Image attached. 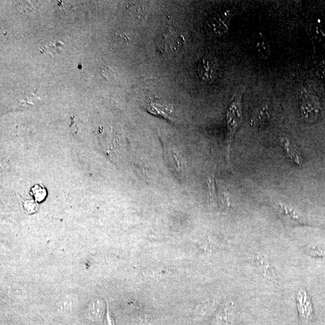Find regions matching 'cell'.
Masks as SVG:
<instances>
[{
    "mask_svg": "<svg viewBox=\"0 0 325 325\" xmlns=\"http://www.w3.org/2000/svg\"><path fill=\"white\" fill-rule=\"evenodd\" d=\"M245 88L241 86L234 93L231 99L226 114L227 134L226 151L227 157H230V147L235 134L243 122V104L242 99Z\"/></svg>",
    "mask_w": 325,
    "mask_h": 325,
    "instance_id": "cell-1",
    "label": "cell"
},
{
    "mask_svg": "<svg viewBox=\"0 0 325 325\" xmlns=\"http://www.w3.org/2000/svg\"><path fill=\"white\" fill-rule=\"evenodd\" d=\"M278 211L282 219L290 226L307 224L306 218L293 207L284 204L278 205Z\"/></svg>",
    "mask_w": 325,
    "mask_h": 325,
    "instance_id": "cell-2",
    "label": "cell"
},
{
    "mask_svg": "<svg viewBox=\"0 0 325 325\" xmlns=\"http://www.w3.org/2000/svg\"><path fill=\"white\" fill-rule=\"evenodd\" d=\"M320 104L316 99L308 97L304 99L301 105L302 117L309 123L317 121L319 117Z\"/></svg>",
    "mask_w": 325,
    "mask_h": 325,
    "instance_id": "cell-3",
    "label": "cell"
},
{
    "mask_svg": "<svg viewBox=\"0 0 325 325\" xmlns=\"http://www.w3.org/2000/svg\"><path fill=\"white\" fill-rule=\"evenodd\" d=\"M147 110L152 115L158 116L168 120L174 121L175 117L174 109L171 104L159 101L148 102Z\"/></svg>",
    "mask_w": 325,
    "mask_h": 325,
    "instance_id": "cell-4",
    "label": "cell"
},
{
    "mask_svg": "<svg viewBox=\"0 0 325 325\" xmlns=\"http://www.w3.org/2000/svg\"><path fill=\"white\" fill-rule=\"evenodd\" d=\"M270 118V109L268 105L264 104L256 109L251 119V125L257 128L266 127Z\"/></svg>",
    "mask_w": 325,
    "mask_h": 325,
    "instance_id": "cell-5",
    "label": "cell"
},
{
    "mask_svg": "<svg viewBox=\"0 0 325 325\" xmlns=\"http://www.w3.org/2000/svg\"><path fill=\"white\" fill-rule=\"evenodd\" d=\"M253 46L255 52L260 59L267 60L270 58L272 49L270 43L260 33L255 36Z\"/></svg>",
    "mask_w": 325,
    "mask_h": 325,
    "instance_id": "cell-6",
    "label": "cell"
},
{
    "mask_svg": "<svg viewBox=\"0 0 325 325\" xmlns=\"http://www.w3.org/2000/svg\"><path fill=\"white\" fill-rule=\"evenodd\" d=\"M280 142L281 147L283 148L285 152L290 160L297 165H301L303 164V158L293 142H291L287 138H282Z\"/></svg>",
    "mask_w": 325,
    "mask_h": 325,
    "instance_id": "cell-7",
    "label": "cell"
},
{
    "mask_svg": "<svg viewBox=\"0 0 325 325\" xmlns=\"http://www.w3.org/2000/svg\"><path fill=\"white\" fill-rule=\"evenodd\" d=\"M297 307L298 310L302 317L308 319L313 312L312 306L309 297L304 290L300 291L297 294Z\"/></svg>",
    "mask_w": 325,
    "mask_h": 325,
    "instance_id": "cell-8",
    "label": "cell"
},
{
    "mask_svg": "<svg viewBox=\"0 0 325 325\" xmlns=\"http://www.w3.org/2000/svg\"><path fill=\"white\" fill-rule=\"evenodd\" d=\"M200 77L205 81L210 80L215 73V62L210 59H205L200 65Z\"/></svg>",
    "mask_w": 325,
    "mask_h": 325,
    "instance_id": "cell-9",
    "label": "cell"
},
{
    "mask_svg": "<svg viewBox=\"0 0 325 325\" xmlns=\"http://www.w3.org/2000/svg\"><path fill=\"white\" fill-rule=\"evenodd\" d=\"M228 20L223 16H217L212 21L213 32L215 35H222L227 32L228 29Z\"/></svg>",
    "mask_w": 325,
    "mask_h": 325,
    "instance_id": "cell-10",
    "label": "cell"
},
{
    "mask_svg": "<svg viewBox=\"0 0 325 325\" xmlns=\"http://www.w3.org/2000/svg\"><path fill=\"white\" fill-rule=\"evenodd\" d=\"M258 262L260 263L262 268L264 272L265 275L270 278H274V273L273 268L270 267L269 264L264 258H258Z\"/></svg>",
    "mask_w": 325,
    "mask_h": 325,
    "instance_id": "cell-11",
    "label": "cell"
},
{
    "mask_svg": "<svg viewBox=\"0 0 325 325\" xmlns=\"http://www.w3.org/2000/svg\"><path fill=\"white\" fill-rule=\"evenodd\" d=\"M64 46V45L62 42L57 41L55 44L46 46V47L50 49H52V51L56 53L61 52Z\"/></svg>",
    "mask_w": 325,
    "mask_h": 325,
    "instance_id": "cell-12",
    "label": "cell"
},
{
    "mask_svg": "<svg viewBox=\"0 0 325 325\" xmlns=\"http://www.w3.org/2000/svg\"><path fill=\"white\" fill-rule=\"evenodd\" d=\"M104 325H115L114 318L112 317L109 311V306L107 308V313L104 319Z\"/></svg>",
    "mask_w": 325,
    "mask_h": 325,
    "instance_id": "cell-13",
    "label": "cell"
}]
</instances>
